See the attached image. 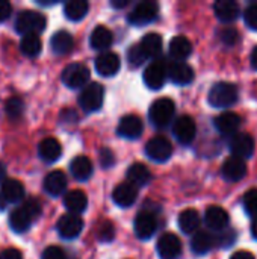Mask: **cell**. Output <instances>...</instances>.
Segmentation results:
<instances>
[{
    "label": "cell",
    "instance_id": "44",
    "mask_svg": "<svg viewBox=\"0 0 257 259\" xmlns=\"http://www.w3.org/2000/svg\"><path fill=\"white\" fill-rule=\"evenodd\" d=\"M41 259H67V255H65V252L61 247H58V246H48L42 252Z\"/></svg>",
    "mask_w": 257,
    "mask_h": 259
},
{
    "label": "cell",
    "instance_id": "30",
    "mask_svg": "<svg viewBox=\"0 0 257 259\" xmlns=\"http://www.w3.org/2000/svg\"><path fill=\"white\" fill-rule=\"evenodd\" d=\"M2 196L8 203H18L24 197V185L17 179H5L2 184Z\"/></svg>",
    "mask_w": 257,
    "mask_h": 259
},
{
    "label": "cell",
    "instance_id": "20",
    "mask_svg": "<svg viewBox=\"0 0 257 259\" xmlns=\"http://www.w3.org/2000/svg\"><path fill=\"white\" fill-rule=\"evenodd\" d=\"M217 131L220 134H224V135H236V132L239 131L241 124H242V118L236 114V112H223L220 114L218 117H215V121H214Z\"/></svg>",
    "mask_w": 257,
    "mask_h": 259
},
{
    "label": "cell",
    "instance_id": "24",
    "mask_svg": "<svg viewBox=\"0 0 257 259\" xmlns=\"http://www.w3.org/2000/svg\"><path fill=\"white\" fill-rule=\"evenodd\" d=\"M215 15L220 21L223 23H232L238 18L239 15V5L233 0H218L214 5Z\"/></svg>",
    "mask_w": 257,
    "mask_h": 259
},
{
    "label": "cell",
    "instance_id": "14",
    "mask_svg": "<svg viewBox=\"0 0 257 259\" xmlns=\"http://www.w3.org/2000/svg\"><path fill=\"white\" fill-rule=\"evenodd\" d=\"M120 67H121L120 56L114 52H105L95 58V70L98 74H101L105 77L115 76L118 73Z\"/></svg>",
    "mask_w": 257,
    "mask_h": 259
},
{
    "label": "cell",
    "instance_id": "19",
    "mask_svg": "<svg viewBox=\"0 0 257 259\" xmlns=\"http://www.w3.org/2000/svg\"><path fill=\"white\" fill-rule=\"evenodd\" d=\"M194 76H195V73H194L192 67L186 62L174 61L173 64L168 65V77L176 85H188L194 80Z\"/></svg>",
    "mask_w": 257,
    "mask_h": 259
},
{
    "label": "cell",
    "instance_id": "46",
    "mask_svg": "<svg viewBox=\"0 0 257 259\" xmlns=\"http://www.w3.org/2000/svg\"><path fill=\"white\" fill-rule=\"evenodd\" d=\"M12 12V5L8 0H0V23L6 21L11 17Z\"/></svg>",
    "mask_w": 257,
    "mask_h": 259
},
{
    "label": "cell",
    "instance_id": "35",
    "mask_svg": "<svg viewBox=\"0 0 257 259\" xmlns=\"http://www.w3.org/2000/svg\"><path fill=\"white\" fill-rule=\"evenodd\" d=\"M42 44L41 39L36 33H29V35H23L21 41H20V52L27 56V58H35L41 53Z\"/></svg>",
    "mask_w": 257,
    "mask_h": 259
},
{
    "label": "cell",
    "instance_id": "43",
    "mask_svg": "<svg viewBox=\"0 0 257 259\" xmlns=\"http://www.w3.org/2000/svg\"><path fill=\"white\" fill-rule=\"evenodd\" d=\"M244 20L250 29L257 30V5H250L244 11Z\"/></svg>",
    "mask_w": 257,
    "mask_h": 259
},
{
    "label": "cell",
    "instance_id": "41",
    "mask_svg": "<svg viewBox=\"0 0 257 259\" xmlns=\"http://www.w3.org/2000/svg\"><path fill=\"white\" fill-rule=\"evenodd\" d=\"M220 38H221V41H223L226 46L232 47V46H235V44L238 42V39H239V33H238V30H236V29H233V27H226V29H223V30H221Z\"/></svg>",
    "mask_w": 257,
    "mask_h": 259
},
{
    "label": "cell",
    "instance_id": "18",
    "mask_svg": "<svg viewBox=\"0 0 257 259\" xmlns=\"http://www.w3.org/2000/svg\"><path fill=\"white\" fill-rule=\"evenodd\" d=\"M204 223L211 231L223 232L229 226V214L221 206H209L204 214Z\"/></svg>",
    "mask_w": 257,
    "mask_h": 259
},
{
    "label": "cell",
    "instance_id": "16",
    "mask_svg": "<svg viewBox=\"0 0 257 259\" xmlns=\"http://www.w3.org/2000/svg\"><path fill=\"white\" fill-rule=\"evenodd\" d=\"M223 178L227 182H238L241 181L245 175H247V164L244 159L236 158V156H230L224 161L223 168H221Z\"/></svg>",
    "mask_w": 257,
    "mask_h": 259
},
{
    "label": "cell",
    "instance_id": "9",
    "mask_svg": "<svg viewBox=\"0 0 257 259\" xmlns=\"http://www.w3.org/2000/svg\"><path fill=\"white\" fill-rule=\"evenodd\" d=\"M168 76V67L162 61H155L150 65H147L144 71V83L150 90H161L165 85Z\"/></svg>",
    "mask_w": 257,
    "mask_h": 259
},
{
    "label": "cell",
    "instance_id": "48",
    "mask_svg": "<svg viewBox=\"0 0 257 259\" xmlns=\"http://www.w3.org/2000/svg\"><path fill=\"white\" fill-rule=\"evenodd\" d=\"M230 259H254V256H253V253H250V252L241 250V252H236V253H233Z\"/></svg>",
    "mask_w": 257,
    "mask_h": 259
},
{
    "label": "cell",
    "instance_id": "52",
    "mask_svg": "<svg viewBox=\"0 0 257 259\" xmlns=\"http://www.w3.org/2000/svg\"><path fill=\"white\" fill-rule=\"evenodd\" d=\"M5 176H6V167L3 162H0V182L5 181Z\"/></svg>",
    "mask_w": 257,
    "mask_h": 259
},
{
    "label": "cell",
    "instance_id": "42",
    "mask_svg": "<svg viewBox=\"0 0 257 259\" xmlns=\"http://www.w3.org/2000/svg\"><path fill=\"white\" fill-rule=\"evenodd\" d=\"M98 159H100V164L103 168H109L115 164V156H114V152L108 147H103L100 149L98 152Z\"/></svg>",
    "mask_w": 257,
    "mask_h": 259
},
{
    "label": "cell",
    "instance_id": "25",
    "mask_svg": "<svg viewBox=\"0 0 257 259\" xmlns=\"http://www.w3.org/2000/svg\"><path fill=\"white\" fill-rule=\"evenodd\" d=\"M38 155L44 162H55L62 155L61 143L56 138H44L38 146Z\"/></svg>",
    "mask_w": 257,
    "mask_h": 259
},
{
    "label": "cell",
    "instance_id": "27",
    "mask_svg": "<svg viewBox=\"0 0 257 259\" xmlns=\"http://www.w3.org/2000/svg\"><path fill=\"white\" fill-rule=\"evenodd\" d=\"M151 178L153 176H151L150 168L142 162H135L127 170V181H129V184L135 185L136 188L147 185L151 181Z\"/></svg>",
    "mask_w": 257,
    "mask_h": 259
},
{
    "label": "cell",
    "instance_id": "53",
    "mask_svg": "<svg viewBox=\"0 0 257 259\" xmlns=\"http://www.w3.org/2000/svg\"><path fill=\"white\" fill-rule=\"evenodd\" d=\"M5 203H6V200L3 199V196H2V193H0V211H3V208H5Z\"/></svg>",
    "mask_w": 257,
    "mask_h": 259
},
{
    "label": "cell",
    "instance_id": "4",
    "mask_svg": "<svg viewBox=\"0 0 257 259\" xmlns=\"http://www.w3.org/2000/svg\"><path fill=\"white\" fill-rule=\"evenodd\" d=\"M174 111H176L174 102L168 97H162V99H158L156 102H153V105L150 106L148 118L155 126L164 127L173 120Z\"/></svg>",
    "mask_w": 257,
    "mask_h": 259
},
{
    "label": "cell",
    "instance_id": "17",
    "mask_svg": "<svg viewBox=\"0 0 257 259\" xmlns=\"http://www.w3.org/2000/svg\"><path fill=\"white\" fill-rule=\"evenodd\" d=\"M158 228L156 217L150 211H141L135 219V234L139 240H148Z\"/></svg>",
    "mask_w": 257,
    "mask_h": 259
},
{
    "label": "cell",
    "instance_id": "31",
    "mask_svg": "<svg viewBox=\"0 0 257 259\" xmlns=\"http://www.w3.org/2000/svg\"><path fill=\"white\" fill-rule=\"evenodd\" d=\"M74 46V39L70 32L67 30H58L53 33L50 39V47L56 55H67Z\"/></svg>",
    "mask_w": 257,
    "mask_h": 259
},
{
    "label": "cell",
    "instance_id": "2",
    "mask_svg": "<svg viewBox=\"0 0 257 259\" xmlns=\"http://www.w3.org/2000/svg\"><path fill=\"white\" fill-rule=\"evenodd\" d=\"M238 87L232 82H218L209 91V103L220 109L233 106L238 102Z\"/></svg>",
    "mask_w": 257,
    "mask_h": 259
},
{
    "label": "cell",
    "instance_id": "36",
    "mask_svg": "<svg viewBox=\"0 0 257 259\" xmlns=\"http://www.w3.org/2000/svg\"><path fill=\"white\" fill-rule=\"evenodd\" d=\"M200 226V215L195 209H185L179 215V228L185 234H194Z\"/></svg>",
    "mask_w": 257,
    "mask_h": 259
},
{
    "label": "cell",
    "instance_id": "32",
    "mask_svg": "<svg viewBox=\"0 0 257 259\" xmlns=\"http://www.w3.org/2000/svg\"><path fill=\"white\" fill-rule=\"evenodd\" d=\"M112 41H114V35L106 26H97L89 36V44L95 50H105L111 47Z\"/></svg>",
    "mask_w": 257,
    "mask_h": 259
},
{
    "label": "cell",
    "instance_id": "5",
    "mask_svg": "<svg viewBox=\"0 0 257 259\" xmlns=\"http://www.w3.org/2000/svg\"><path fill=\"white\" fill-rule=\"evenodd\" d=\"M105 97V88L98 82L88 83L80 96H79V105L85 112H95L101 108Z\"/></svg>",
    "mask_w": 257,
    "mask_h": 259
},
{
    "label": "cell",
    "instance_id": "1",
    "mask_svg": "<svg viewBox=\"0 0 257 259\" xmlns=\"http://www.w3.org/2000/svg\"><path fill=\"white\" fill-rule=\"evenodd\" d=\"M41 215V203L38 199H27L20 208L14 209L9 215V226L14 232L23 234Z\"/></svg>",
    "mask_w": 257,
    "mask_h": 259
},
{
    "label": "cell",
    "instance_id": "3",
    "mask_svg": "<svg viewBox=\"0 0 257 259\" xmlns=\"http://www.w3.org/2000/svg\"><path fill=\"white\" fill-rule=\"evenodd\" d=\"M45 17L38 12V11H21L14 23V27L18 33L21 35H29V33H39L45 29Z\"/></svg>",
    "mask_w": 257,
    "mask_h": 259
},
{
    "label": "cell",
    "instance_id": "15",
    "mask_svg": "<svg viewBox=\"0 0 257 259\" xmlns=\"http://www.w3.org/2000/svg\"><path fill=\"white\" fill-rule=\"evenodd\" d=\"M158 253L162 259H177L182 252V243L174 234H164L158 241Z\"/></svg>",
    "mask_w": 257,
    "mask_h": 259
},
{
    "label": "cell",
    "instance_id": "49",
    "mask_svg": "<svg viewBox=\"0 0 257 259\" xmlns=\"http://www.w3.org/2000/svg\"><path fill=\"white\" fill-rule=\"evenodd\" d=\"M129 3H130V0H112V2H111V5H112L115 9H123V8H126Z\"/></svg>",
    "mask_w": 257,
    "mask_h": 259
},
{
    "label": "cell",
    "instance_id": "47",
    "mask_svg": "<svg viewBox=\"0 0 257 259\" xmlns=\"http://www.w3.org/2000/svg\"><path fill=\"white\" fill-rule=\"evenodd\" d=\"M0 259H23V255L17 249H6L0 253Z\"/></svg>",
    "mask_w": 257,
    "mask_h": 259
},
{
    "label": "cell",
    "instance_id": "7",
    "mask_svg": "<svg viewBox=\"0 0 257 259\" xmlns=\"http://www.w3.org/2000/svg\"><path fill=\"white\" fill-rule=\"evenodd\" d=\"M145 155L155 162H165L173 155V144L162 135L153 137L145 146Z\"/></svg>",
    "mask_w": 257,
    "mask_h": 259
},
{
    "label": "cell",
    "instance_id": "38",
    "mask_svg": "<svg viewBox=\"0 0 257 259\" xmlns=\"http://www.w3.org/2000/svg\"><path fill=\"white\" fill-rule=\"evenodd\" d=\"M97 238L101 243H111L115 238V228L111 222H101L97 228Z\"/></svg>",
    "mask_w": 257,
    "mask_h": 259
},
{
    "label": "cell",
    "instance_id": "21",
    "mask_svg": "<svg viewBox=\"0 0 257 259\" xmlns=\"http://www.w3.org/2000/svg\"><path fill=\"white\" fill-rule=\"evenodd\" d=\"M42 188L52 197H58V196L64 194V191L67 188V176H65V173L61 171V170L50 171L44 179Z\"/></svg>",
    "mask_w": 257,
    "mask_h": 259
},
{
    "label": "cell",
    "instance_id": "45",
    "mask_svg": "<svg viewBox=\"0 0 257 259\" xmlns=\"http://www.w3.org/2000/svg\"><path fill=\"white\" fill-rule=\"evenodd\" d=\"M235 240H236L235 232H226V231H223V232H220V237L217 238V244L221 246V247H229V246H232L235 243Z\"/></svg>",
    "mask_w": 257,
    "mask_h": 259
},
{
    "label": "cell",
    "instance_id": "29",
    "mask_svg": "<svg viewBox=\"0 0 257 259\" xmlns=\"http://www.w3.org/2000/svg\"><path fill=\"white\" fill-rule=\"evenodd\" d=\"M64 205L70 214H80L86 209L88 206V197L83 191L80 190H73L65 194L64 197Z\"/></svg>",
    "mask_w": 257,
    "mask_h": 259
},
{
    "label": "cell",
    "instance_id": "12",
    "mask_svg": "<svg viewBox=\"0 0 257 259\" xmlns=\"http://www.w3.org/2000/svg\"><path fill=\"white\" fill-rule=\"evenodd\" d=\"M142 131H144V123L135 114L124 115L120 120V124H118V129H117L118 135L123 137V138H127V140L139 138L141 134H142Z\"/></svg>",
    "mask_w": 257,
    "mask_h": 259
},
{
    "label": "cell",
    "instance_id": "33",
    "mask_svg": "<svg viewBox=\"0 0 257 259\" xmlns=\"http://www.w3.org/2000/svg\"><path fill=\"white\" fill-rule=\"evenodd\" d=\"M142 52L145 53L147 59L150 58H156L161 52H162V36L159 33H147L142 36L141 42H139Z\"/></svg>",
    "mask_w": 257,
    "mask_h": 259
},
{
    "label": "cell",
    "instance_id": "50",
    "mask_svg": "<svg viewBox=\"0 0 257 259\" xmlns=\"http://www.w3.org/2000/svg\"><path fill=\"white\" fill-rule=\"evenodd\" d=\"M250 61H251V67L257 70V46L253 49V52H251V58H250Z\"/></svg>",
    "mask_w": 257,
    "mask_h": 259
},
{
    "label": "cell",
    "instance_id": "39",
    "mask_svg": "<svg viewBox=\"0 0 257 259\" xmlns=\"http://www.w3.org/2000/svg\"><path fill=\"white\" fill-rule=\"evenodd\" d=\"M244 206L247 214L253 217V220L257 219V188L247 191V194L244 196Z\"/></svg>",
    "mask_w": 257,
    "mask_h": 259
},
{
    "label": "cell",
    "instance_id": "10",
    "mask_svg": "<svg viewBox=\"0 0 257 259\" xmlns=\"http://www.w3.org/2000/svg\"><path fill=\"white\" fill-rule=\"evenodd\" d=\"M173 132H174V137L177 138L179 143L191 144L195 138V134H197V124H195L192 117L180 115L173 124Z\"/></svg>",
    "mask_w": 257,
    "mask_h": 259
},
{
    "label": "cell",
    "instance_id": "8",
    "mask_svg": "<svg viewBox=\"0 0 257 259\" xmlns=\"http://www.w3.org/2000/svg\"><path fill=\"white\" fill-rule=\"evenodd\" d=\"M88 80H89V70L86 65H83L80 62L70 64L62 71V82L68 88H73V90L80 88V87L85 88Z\"/></svg>",
    "mask_w": 257,
    "mask_h": 259
},
{
    "label": "cell",
    "instance_id": "26",
    "mask_svg": "<svg viewBox=\"0 0 257 259\" xmlns=\"http://www.w3.org/2000/svg\"><path fill=\"white\" fill-rule=\"evenodd\" d=\"M70 171L73 175V178L79 182H85L92 176L94 167L89 158L86 156H76L71 164H70Z\"/></svg>",
    "mask_w": 257,
    "mask_h": 259
},
{
    "label": "cell",
    "instance_id": "51",
    "mask_svg": "<svg viewBox=\"0 0 257 259\" xmlns=\"http://www.w3.org/2000/svg\"><path fill=\"white\" fill-rule=\"evenodd\" d=\"M251 235H253L254 240H257V219H254L253 223H251Z\"/></svg>",
    "mask_w": 257,
    "mask_h": 259
},
{
    "label": "cell",
    "instance_id": "13",
    "mask_svg": "<svg viewBox=\"0 0 257 259\" xmlns=\"http://www.w3.org/2000/svg\"><path fill=\"white\" fill-rule=\"evenodd\" d=\"M230 150L232 155L241 159L251 158L254 153V140L248 134H236L230 140Z\"/></svg>",
    "mask_w": 257,
    "mask_h": 259
},
{
    "label": "cell",
    "instance_id": "6",
    "mask_svg": "<svg viewBox=\"0 0 257 259\" xmlns=\"http://www.w3.org/2000/svg\"><path fill=\"white\" fill-rule=\"evenodd\" d=\"M158 14H159V8H158L156 2L142 0L135 5V8L132 9V12L127 17V20L133 26H144V24L155 21L158 18Z\"/></svg>",
    "mask_w": 257,
    "mask_h": 259
},
{
    "label": "cell",
    "instance_id": "37",
    "mask_svg": "<svg viewBox=\"0 0 257 259\" xmlns=\"http://www.w3.org/2000/svg\"><path fill=\"white\" fill-rule=\"evenodd\" d=\"M127 61H129V64L132 67H139V65H142L147 61V56L142 52V49H141L139 44H135V46H132L127 50Z\"/></svg>",
    "mask_w": 257,
    "mask_h": 259
},
{
    "label": "cell",
    "instance_id": "34",
    "mask_svg": "<svg viewBox=\"0 0 257 259\" xmlns=\"http://www.w3.org/2000/svg\"><path fill=\"white\" fill-rule=\"evenodd\" d=\"M89 5L85 0H70L64 5V14L71 21H80L88 14Z\"/></svg>",
    "mask_w": 257,
    "mask_h": 259
},
{
    "label": "cell",
    "instance_id": "23",
    "mask_svg": "<svg viewBox=\"0 0 257 259\" xmlns=\"http://www.w3.org/2000/svg\"><path fill=\"white\" fill-rule=\"evenodd\" d=\"M168 52H170V56L177 61V62H185L186 58L191 56L192 53V42L183 36V35H177L171 39L170 42V47H168Z\"/></svg>",
    "mask_w": 257,
    "mask_h": 259
},
{
    "label": "cell",
    "instance_id": "11",
    "mask_svg": "<svg viewBox=\"0 0 257 259\" xmlns=\"http://www.w3.org/2000/svg\"><path fill=\"white\" fill-rule=\"evenodd\" d=\"M56 229L64 240H74L80 235L83 229V222L76 214H65L59 219Z\"/></svg>",
    "mask_w": 257,
    "mask_h": 259
},
{
    "label": "cell",
    "instance_id": "40",
    "mask_svg": "<svg viewBox=\"0 0 257 259\" xmlns=\"http://www.w3.org/2000/svg\"><path fill=\"white\" fill-rule=\"evenodd\" d=\"M23 109H24V103H23V100L18 99V97L9 99V100L6 102V105H5V111H6V114H8L11 118L20 117V115L23 114Z\"/></svg>",
    "mask_w": 257,
    "mask_h": 259
},
{
    "label": "cell",
    "instance_id": "28",
    "mask_svg": "<svg viewBox=\"0 0 257 259\" xmlns=\"http://www.w3.org/2000/svg\"><path fill=\"white\" fill-rule=\"evenodd\" d=\"M215 244H217V238L211 232L200 231V232H195V235L192 237L191 250L195 255H206L208 252H211L214 249Z\"/></svg>",
    "mask_w": 257,
    "mask_h": 259
},
{
    "label": "cell",
    "instance_id": "22",
    "mask_svg": "<svg viewBox=\"0 0 257 259\" xmlns=\"http://www.w3.org/2000/svg\"><path fill=\"white\" fill-rule=\"evenodd\" d=\"M138 197V188L129 182H123L120 185L115 187L114 193H112V199L114 202L121 206V208H129L135 203Z\"/></svg>",
    "mask_w": 257,
    "mask_h": 259
}]
</instances>
